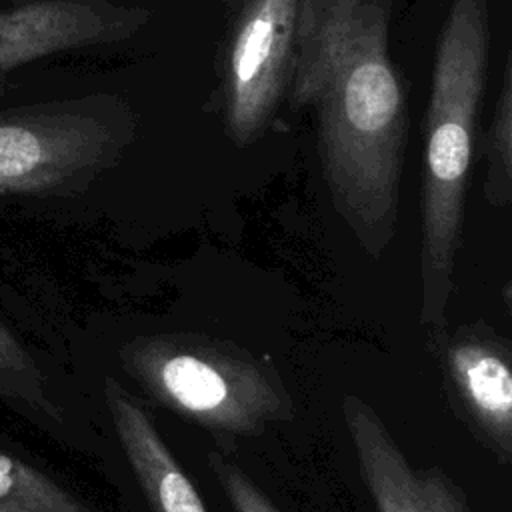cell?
Instances as JSON below:
<instances>
[{
  "mask_svg": "<svg viewBox=\"0 0 512 512\" xmlns=\"http://www.w3.org/2000/svg\"><path fill=\"white\" fill-rule=\"evenodd\" d=\"M388 0H356L298 40L292 100L314 106L334 210L368 258L390 248L400 214L406 100L388 54Z\"/></svg>",
  "mask_w": 512,
  "mask_h": 512,
  "instance_id": "obj_1",
  "label": "cell"
},
{
  "mask_svg": "<svg viewBox=\"0 0 512 512\" xmlns=\"http://www.w3.org/2000/svg\"><path fill=\"white\" fill-rule=\"evenodd\" d=\"M488 50V0H452L436 46L424 128L418 322L426 332L446 324L454 294Z\"/></svg>",
  "mask_w": 512,
  "mask_h": 512,
  "instance_id": "obj_2",
  "label": "cell"
},
{
  "mask_svg": "<svg viewBox=\"0 0 512 512\" xmlns=\"http://www.w3.org/2000/svg\"><path fill=\"white\" fill-rule=\"evenodd\" d=\"M120 364L154 402L216 436H258L294 418L274 362L232 340L144 334L122 346Z\"/></svg>",
  "mask_w": 512,
  "mask_h": 512,
  "instance_id": "obj_3",
  "label": "cell"
},
{
  "mask_svg": "<svg viewBox=\"0 0 512 512\" xmlns=\"http://www.w3.org/2000/svg\"><path fill=\"white\" fill-rule=\"evenodd\" d=\"M122 138L104 118L66 106L0 118V196L56 192L106 168Z\"/></svg>",
  "mask_w": 512,
  "mask_h": 512,
  "instance_id": "obj_4",
  "label": "cell"
},
{
  "mask_svg": "<svg viewBox=\"0 0 512 512\" xmlns=\"http://www.w3.org/2000/svg\"><path fill=\"white\" fill-rule=\"evenodd\" d=\"M298 54V0H248L226 52L222 108L238 146L260 136L292 82Z\"/></svg>",
  "mask_w": 512,
  "mask_h": 512,
  "instance_id": "obj_5",
  "label": "cell"
},
{
  "mask_svg": "<svg viewBox=\"0 0 512 512\" xmlns=\"http://www.w3.org/2000/svg\"><path fill=\"white\" fill-rule=\"evenodd\" d=\"M452 412L506 466L512 460V346L486 322L428 330Z\"/></svg>",
  "mask_w": 512,
  "mask_h": 512,
  "instance_id": "obj_6",
  "label": "cell"
},
{
  "mask_svg": "<svg viewBox=\"0 0 512 512\" xmlns=\"http://www.w3.org/2000/svg\"><path fill=\"white\" fill-rule=\"evenodd\" d=\"M342 420L358 474L376 512H472L464 490L442 468H416L378 412L360 396L342 398Z\"/></svg>",
  "mask_w": 512,
  "mask_h": 512,
  "instance_id": "obj_7",
  "label": "cell"
},
{
  "mask_svg": "<svg viewBox=\"0 0 512 512\" xmlns=\"http://www.w3.org/2000/svg\"><path fill=\"white\" fill-rule=\"evenodd\" d=\"M148 20V10L108 0H36L2 10L0 72L48 54L124 40Z\"/></svg>",
  "mask_w": 512,
  "mask_h": 512,
  "instance_id": "obj_8",
  "label": "cell"
},
{
  "mask_svg": "<svg viewBox=\"0 0 512 512\" xmlns=\"http://www.w3.org/2000/svg\"><path fill=\"white\" fill-rule=\"evenodd\" d=\"M104 400L116 440L148 512H208L194 482L142 402L114 378L104 382Z\"/></svg>",
  "mask_w": 512,
  "mask_h": 512,
  "instance_id": "obj_9",
  "label": "cell"
},
{
  "mask_svg": "<svg viewBox=\"0 0 512 512\" xmlns=\"http://www.w3.org/2000/svg\"><path fill=\"white\" fill-rule=\"evenodd\" d=\"M0 512H98L44 470L0 448Z\"/></svg>",
  "mask_w": 512,
  "mask_h": 512,
  "instance_id": "obj_10",
  "label": "cell"
},
{
  "mask_svg": "<svg viewBox=\"0 0 512 512\" xmlns=\"http://www.w3.org/2000/svg\"><path fill=\"white\" fill-rule=\"evenodd\" d=\"M486 178L484 196L494 208H504L512 200V64L506 54L502 84L490 126L484 136Z\"/></svg>",
  "mask_w": 512,
  "mask_h": 512,
  "instance_id": "obj_11",
  "label": "cell"
},
{
  "mask_svg": "<svg viewBox=\"0 0 512 512\" xmlns=\"http://www.w3.org/2000/svg\"><path fill=\"white\" fill-rule=\"evenodd\" d=\"M0 394L14 398L42 420L62 426L64 418L60 406L48 396L42 374L14 332L0 320Z\"/></svg>",
  "mask_w": 512,
  "mask_h": 512,
  "instance_id": "obj_12",
  "label": "cell"
},
{
  "mask_svg": "<svg viewBox=\"0 0 512 512\" xmlns=\"http://www.w3.org/2000/svg\"><path fill=\"white\" fill-rule=\"evenodd\" d=\"M206 462L232 512H280L266 492L244 472L242 466L228 458V454L210 450Z\"/></svg>",
  "mask_w": 512,
  "mask_h": 512,
  "instance_id": "obj_13",
  "label": "cell"
},
{
  "mask_svg": "<svg viewBox=\"0 0 512 512\" xmlns=\"http://www.w3.org/2000/svg\"><path fill=\"white\" fill-rule=\"evenodd\" d=\"M356 0H298V40L312 34L330 14Z\"/></svg>",
  "mask_w": 512,
  "mask_h": 512,
  "instance_id": "obj_14",
  "label": "cell"
}]
</instances>
